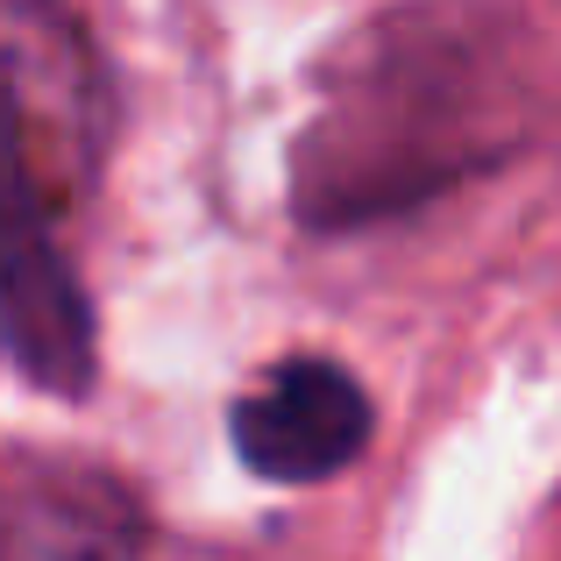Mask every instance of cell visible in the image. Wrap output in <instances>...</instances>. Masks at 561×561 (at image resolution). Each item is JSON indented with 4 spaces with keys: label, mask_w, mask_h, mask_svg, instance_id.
<instances>
[{
    "label": "cell",
    "mask_w": 561,
    "mask_h": 561,
    "mask_svg": "<svg viewBox=\"0 0 561 561\" xmlns=\"http://www.w3.org/2000/svg\"><path fill=\"white\" fill-rule=\"evenodd\" d=\"M512 79L469 8H405L348 36L313 122L291 142L306 228H363L505 164Z\"/></svg>",
    "instance_id": "6da1fadb"
},
{
    "label": "cell",
    "mask_w": 561,
    "mask_h": 561,
    "mask_svg": "<svg viewBox=\"0 0 561 561\" xmlns=\"http://www.w3.org/2000/svg\"><path fill=\"white\" fill-rule=\"evenodd\" d=\"M57 199L22 114L0 100V356L36 391L85 398L100 370L93 299L57 242Z\"/></svg>",
    "instance_id": "7a4b0ae2"
},
{
    "label": "cell",
    "mask_w": 561,
    "mask_h": 561,
    "mask_svg": "<svg viewBox=\"0 0 561 561\" xmlns=\"http://www.w3.org/2000/svg\"><path fill=\"white\" fill-rule=\"evenodd\" d=\"M0 100L22 114L57 199H79L107 150V79L65 0H0Z\"/></svg>",
    "instance_id": "3957f363"
},
{
    "label": "cell",
    "mask_w": 561,
    "mask_h": 561,
    "mask_svg": "<svg viewBox=\"0 0 561 561\" xmlns=\"http://www.w3.org/2000/svg\"><path fill=\"white\" fill-rule=\"evenodd\" d=\"M377 412L370 391L328 356H291L234 398L228 434L249 477L263 483H328L363 455Z\"/></svg>",
    "instance_id": "277c9868"
},
{
    "label": "cell",
    "mask_w": 561,
    "mask_h": 561,
    "mask_svg": "<svg viewBox=\"0 0 561 561\" xmlns=\"http://www.w3.org/2000/svg\"><path fill=\"white\" fill-rule=\"evenodd\" d=\"M0 561H142V519L107 477L0 462Z\"/></svg>",
    "instance_id": "5b68a950"
}]
</instances>
